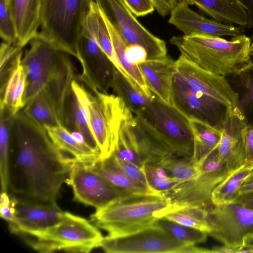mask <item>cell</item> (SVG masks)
<instances>
[{
  "instance_id": "1",
  "label": "cell",
  "mask_w": 253,
  "mask_h": 253,
  "mask_svg": "<svg viewBox=\"0 0 253 253\" xmlns=\"http://www.w3.org/2000/svg\"><path fill=\"white\" fill-rule=\"evenodd\" d=\"M70 165L64 160L44 126L22 110L11 118L7 191L10 197L57 204Z\"/></svg>"
},
{
  "instance_id": "2",
  "label": "cell",
  "mask_w": 253,
  "mask_h": 253,
  "mask_svg": "<svg viewBox=\"0 0 253 253\" xmlns=\"http://www.w3.org/2000/svg\"><path fill=\"white\" fill-rule=\"evenodd\" d=\"M29 43L21 60L27 76L25 105L42 93L64 126L67 102L77 79L70 55L38 34Z\"/></svg>"
},
{
  "instance_id": "3",
  "label": "cell",
  "mask_w": 253,
  "mask_h": 253,
  "mask_svg": "<svg viewBox=\"0 0 253 253\" xmlns=\"http://www.w3.org/2000/svg\"><path fill=\"white\" fill-rule=\"evenodd\" d=\"M181 55L199 68L217 75L234 74L251 60V40L242 34L230 41L203 36H173L169 40Z\"/></svg>"
},
{
  "instance_id": "4",
  "label": "cell",
  "mask_w": 253,
  "mask_h": 253,
  "mask_svg": "<svg viewBox=\"0 0 253 253\" xmlns=\"http://www.w3.org/2000/svg\"><path fill=\"white\" fill-rule=\"evenodd\" d=\"M171 207L169 199L161 194H133L96 210L90 218L108 236H122L153 225L169 212Z\"/></svg>"
},
{
  "instance_id": "5",
  "label": "cell",
  "mask_w": 253,
  "mask_h": 253,
  "mask_svg": "<svg viewBox=\"0 0 253 253\" xmlns=\"http://www.w3.org/2000/svg\"><path fill=\"white\" fill-rule=\"evenodd\" d=\"M84 109L90 130L100 152V159L114 153L124 121L131 112L115 94L87 89L78 79L72 84Z\"/></svg>"
},
{
  "instance_id": "6",
  "label": "cell",
  "mask_w": 253,
  "mask_h": 253,
  "mask_svg": "<svg viewBox=\"0 0 253 253\" xmlns=\"http://www.w3.org/2000/svg\"><path fill=\"white\" fill-rule=\"evenodd\" d=\"M90 0H42L38 34L59 49L79 58V41Z\"/></svg>"
},
{
  "instance_id": "7",
  "label": "cell",
  "mask_w": 253,
  "mask_h": 253,
  "mask_svg": "<svg viewBox=\"0 0 253 253\" xmlns=\"http://www.w3.org/2000/svg\"><path fill=\"white\" fill-rule=\"evenodd\" d=\"M103 238L97 226L85 218L64 212L57 223L23 240L40 253H88L99 247Z\"/></svg>"
},
{
  "instance_id": "8",
  "label": "cell",
  "mask_w": 253,
  "mask_h": 253,
  "mask_svg": "<svg viewBox=\"0 0 253 253\" xmlns=\"http://www.w3.org/2000/svg\"><path fill=\"white\" fill-rule=\"evenodd\" d=\"M196 165L200 170L197 177L180 182L171 190L162 193L172 204L169 212L190 207L209 208L212 205L213 190L230 173L219 160L217 148Z\"/></svg>"
},
{
  "instance_id": "9",
  "label": "cell",
  "mask_w": 253,
  "mask_h": 253,
  "mask_svg": "<svg viewBox=\"0 0 253 253\" xmlns=\"http://www.w3.org/2000/svg\"><path fill=\"white\" fill-rule=\"evenodd\" d=\"M99 247L107 253H207L210 250L182 242L161 227L152 226L128 235L103 237Z\"/></svg>"
},
{
  "instance_id": "10",
  "label": "cell",
  "mask_w": 253,
  "mask_h": 253,
  "mask_svg": "<svg viewBox=\"0 0 253 253\" xmlns=\"http://www.w3.org/2000/svg\"><path fill=\"white\" fill-rule=\"evenodd\" d=\"M159 133L173 154L192 158L193 135L188 118L156 95L140 113Z\"/></svg>"
},
{
  "instance_id": "11",
  "label": "cell",
  "mask_w": 253,
  "mask_h": 253,
  "mask_svg": "<svg viewBox=\"0 0 253 253\" xmlns=\"http://www.w3.org/2000/svg\"><path fill=\"white\" fill-rule=\"evenodd\" d=\"M126 46L137 44L147 51L148 60L167 55L165 42L147 30L122 0H96Z\"/></svg>"
},
{
  "instance_id": "12",
  "label": "cell",
  "mask_w": 253,
  "mask_h": 253,
  "mask_svg": "<svg viewBox=\"0 0 253 253\" xmlns=\"http://www.w3.org/2000/svg\"><path fill=\"white\" fill-rule=\"evenodd\" d=\"M208 234L236 250L244 237L253 231V210L237 202L212 205L208 209Z\"/></svg>"
},
{
  "instance_id": "13",
  "label": "cell",
  "mask_w": 253,
  "mask_h": 253,
  "mask_svg": "<svg viewBox=\"0 0 253 253\" xmlns=\"http://www.w3.org/2000/svg\"><path fill=\"white\" fill-rule=\"evenodd\" d=\"M119 132L144 165L158 166L174 156L159 133L140 114L131 112L123 122Z\"/></svg>"
},
{
  "instance_id": "14",
  "label": "cell",
  "mask_w": 253,
  "mask_h": 253,
  "mask_svg": "<svg viewBox=\"0 0 253 253\" xmlns=\"http://www.w3.org/2000/svg\"><path fill=\"white\" fill-rule=\"evenodd\" d=\"M66 182L73 189L75 201L96 210L133 195L113 186L82 163L71 164Z\"/></svg>"
},
{
  "instance_id": "15",
  "label": "cell",
  "mask_w": 253,
  "mask_h": 253,
  "mask_svg": "<svg viewBox=\"0 0 253 253\" xmlns=\"http://www.w3.org/2000/svg\"><path fill=\"white\" fill-rule=\"evenodd\" d=\"M174 77L190 88L229 107L238 105V94L226 78L204 70L180 55Z\"/></svg>"
},
{
  "instance_id": "16",
  "label": "cell",
  "mask_w": 253,
  "mask_h": 253,
  "mask_svg": "<svg viewBox=\"0 0 253 253\" xmlns=\"http://www.w3.org/2000/svg\"><path fill=\"white\" fill-rule=\"evenodd\" d=\"M172 92L174 107L188 119H199L221 129L230 107L190 88L174 77Z\"/></svg>"
},
{
  "instance_id": "17",
  "label": "cell",
  "mask_w": 253,
  "mask_h": 253,
  "mask_svg": "<svg viewBox=\"0 0 253 253\" xmlns=\"http://www.w3.org/2000/svg\"><path fill=\"white\" fill-rule=\"evenodd\" d=\"M82 73L80 81L88 88L107 93L111 88L114 65L97 42L83 29L78 44Z\"/></svg>"
},
{
  "instance_id": "18",
  "label": "cell",
  "mask_w": 253,
  "mask_h": 253,
  "mask_svg": "<svg viewBox=\"0 0 253 253\" xmlns=\"http://www.w3.org/2000/svg\"><path fill=\"white\" fill-rule=\"evenodd\" d=\"M15 220L8 224L10 231L22 239L34 236L57 223L64 212L57 204H42L11 198Z\"/></svg>"
},
{
  "instance_id": "19",
  "label": "cell",
  "mask_w": 253,
  "mask_h": 253,
  "mask_svg": "<svg viewBox=\"0 0 253 253\" xmlns=\"http://www.w3.org/2000/svg\"><path fill=\"white\" fill-rule=\"evenodd\" d=\"M168 22L185 36L234 37L243 34L245 31L242 27L208 19L191 9L184 2L178 3L172 9Z\"/></svg>"
},
{
  "instance_id": "20",
  "label": "cell",
  "mask_w": 253,
  "mask_h": 253,
  "mask_svg": "<svg viewBox=\"0 0 253 253\" xmlns=\"http://www.w3.org/2000/svg\"><path fill=\"white\" fill-rule=\"evenodd\" d=\"M247 125L238 105L229 108L221 129V137L217 149L219 160L230 173L244 167L246 155L243 133Z\"/></svg>"
},
{
  "instance_id": "21",
  "label": "cell",
  "mask_w": 253,
  "mask_h": 253,
  "mask_svg": "<svg viewBox=\"0 0 253 253\" xmlns=\"http://www.w3.org/2000/svg\"><path fill=\"white\" fill-rule=\"evenodd\" d=\"M42 0H5L16 32L15 45L23 48L37 35Z\"/></svg>"
},
{
  "instance_id": "22",
  "label": "cell",
  "mask_w": 253,
  "mask_h": 253,
  "mask_svg": "<svg viewBox=\"0 0 253 253\" xmlns=\"http://www.w3.org/2000/svg\"><path fill=\"white\" fill-rule=\"evenodd\" d=\"M150 90L165 103L174 107L173 79L176 61L170 56L147 60L138 65Z\"/></svg>"
},
{
  "instance_id": "23",
  "label": "cell",
  "mask_w": 253,
  "mask_h": 253,
  "mask_svg": "<svg viewBox=\"0 0 253 253\" xmlns=\"http://www.w3.org/2000/svg\"><path fill=\"white\" fill-rule=\"evenodd\" d=\"M52 142L68 164L89 165L99 159V155L86 144L78 141L64 126H44Z\"/></svg>"
},
{
  "instance_id": "24",
  "label": "cell",
  "mask_w": 253,
  "mask_h": 253,
  "mask_svg": "<svg viewBox=\"0 0 253 253\" xmlns=\"http://www.w3.org/2000/svg\"><path fill=\"white\" fill-rule=\"evenodd\" d=\"M84 28L97 42L112 64L134 85V83L126 74L118 60L108 30L100 12L98 4L95 0L92 1L90 4Z\"/></svg>"
},
{
  "instance_id": "25",
  "label": "cell",
  "mask_w": 253,
  "mask_h": 253,
  "mask_svg": "<svg viewBox=\"0 0 253 253\" xmlns=\"http://www.w3.org/2000/svg\"><path fill=\"white\" fill-rule=\"evenodd\" d=\"M21 60L15 67L4 86L0 89V109L5 110L12 117L21 111L25 106L27 76Z\"/></svg>"
},
{
  "instance_id": "26",
  "label": "cell",
  "mask_w": 253,
  "mask_h": 253,
  "mask_svg": "<svg viewBox=\"0 0 253 253\" xmlns=\"http://www.w3.org/2000/svg\"><path fill=\"white\" fill-rule=\"evenodd\" d=\"M188 119L193 135L191 161L197 165L217 148L221 137V129L199 119Z\"/></svg>"
},
{
  "instance_id": "27",
  "label": "cell",
  "mask_w": 253,
  "mask_h": 253,
  "mask_svg": "<svg viewBox=\"0 0 253 253\" xmlns=\"http://www.w3.org/2000/svg\"><path fill=\"white\" fill-rule=\"evenodd\" d=\"M64 126L71 132L82 135L86 144L100 157L99 150L89 128L84 107L72 88L66 104Z\"/></svg>"
},
{
  "instance_id": "28",
  "label": "cell",
  "mask_w": 253,
  "mask_h": 253,
  "mask_svg": "<svg viewBox=\"0 0 253 253\" xmlns=\"http://www.w3.org/2000/svg\"><path fill=\"white\" fill-rule=\"evenodd\" d=\"M87 165L92 171L113 186L129 194L150 193L146 188L130 179L117 165L111 156Z\"/></svg>"
},
{
  "instance_id": "29",
  "label": "cell",
  "mask_w": 253,
  "mask_h": 253,
  "mask_svg": "<svg viewBox=\"0 0 253 253\" xmlns=\"http://www.w3.org/2000/svg\"><path fill=\"white\" fill-rule=\"evenodd\" d=\"M95 0L98 4L100 12L108 30L115 51L123 68L133 82L147 96L153 97L155 94L149 88L138 66L133 65L127 61L125 54L126 45L115 29L99 3L96 0Z\"/></svg>"
},
{
  "instance_id": "30",
  "label": "cell",
  "mask_w": 253,
  "mask_h": 253,
  "mask_svg": "<svg viewBox=\"0 0 253 253\" xmlns=\"http://www.w3.org/2000/svg\"><path fill=\"white\" fill-rule=\"evenodd\" d=\"M111 88L121 98L126 107L135 114H140L153 97L147 96L134 87L129 81L114 66Z\"/></svg>"
},
{
  "instance_id": "31",
  "label": "cell",
  "mask_w": 253,
  "mask_h": 253,
  "mask_svg": "<svg viewBox=\"0 0 253 253\" xmlns=\"http://www.w3.org/2000/svg\"><path fill=\"white\" fill-rule=\"evenodd\" d=\"M201 10L220 22L232 25L235 23L245 28L248 16L245 10L236 8L223 0H193Z\"/></svg>"
},
{
  "instance_id": "32",
  "label": "cell",
  "mask_w": 253,
  "mask_h": 253,
  "mask_svg": "<svg viewBox=\"0 0 253 253\" xmlns=\"http://www.w3.org/2000/svg\"><path fill=\"white\" fill-rule=\"evenodd\" d=\"M237 84L238 106L248 125H253V61L245 65L234 74Z\"/></svg>"
},
{
  "instance_id": "33",
  "label": "cell",
  "mask_w": 253,
  "mask_h": 253,
  "mask_svg": "<svg viewBox=\"0 0 253 253\" xmlns=\"http://www.w3.org/2000/svg\"><path fill=\"white\" fill-rule=\"evenodd\" d=\"M253 169L243 167L231 172L213 190L211 195L213 205L234 202L239 196L242 184Z\"/></svg>"
},
{
  "instance_id": "34",
  "label": "cell",
  "mask_w": 253,
  "mask_h": 253,
  "mask_svg": "<svg viewBox=\"0 0 253 253\" xmlns=\"http://www.w3.org/2000/svg\"><path fill=\"white\" fill-rule=\"evenodd\" d=\"M207 208L190 207L169 212L163 218L208 234L210 229L207 222Z\"/></svg>"
},
{
  "instance_id": "35",
  "label": "cell",
  "mask_w": 253,
  "mask_h": 253,
  "mask_svg": "<svg viewBox=\"0 0 253 253\" xmlns=\"http://www.w3.org/2000/svg\"><path fill=\"white\" fill-rule=\"evenodd\" d=\"M22 110L44 127L61 125L51 105L41 93L29 101Z\"/></svg>"
},
{
  "instance_id": "36",
  "label": "cell",
  "mask_w": 253,
  "mask_h": 253,
  "mask_svg": "<svg viewBox=\"0 0 253 253\" xmlns=\"http://www.w3.org/2000/svg\"><path fill=\"white\" fill-rule=\"evenodd\" d=\"M12 117L0 109V174L1 192L8 191L10 123Z\"/></svg>"
},
{
  "instance_id": "37",
  "label": "cell",
  "mask_w": 253,
  "mask_h": 253,
  "mask_svg": "<svg viewBox=\"0 0 253 253\" xmlns=\"http://www.w3.org/2000/svg\"><path fill=\"white\" fill-rule=\"evenodd\" d=\"M158 166L164 168L170 177L180 182L191 180L200 172L199 168L192 162L191 158L174 155L164 161Z\"/></svg>"
},
{
  "instance_id": "38",
  "label": "cell",
  "mask_w": 253,
  "mask_h": 253,
  "mask_svg": "<svg viewBox=\"0 0 253 253\" xmlns=\"http://www.w3.org/2000/svg\"><path fill=\"white\" fill-rule=\"evenodd\" d=\"M154 224L161 227L176 239L192 245L205 242L208 234L206 232L183 226L164 218L158 219Z\"/></svg>"
},
{
  "instance_id": "39",
  "label": "cell",
  "mask_w": 253,
  "mask_h": 253,
  "mask_svg": "<svg viewBox=\"0 0 253 253\" xmlns=\"http://www.w3.org/2000/svg\"><path fill=\"white\" fill-rule=\"evenodd\" d=\"M142 169L145 174L150 193L161 194L171 190L180 183L172 177L166 178L159 177L156 174L154 166L144 165Z\"/></svg>"
},
{
  "instance_id": "40",
  "label": "cell",
  "mask_w": 253,
  "mask_h": 253,
  "mask_svg": "<svg viewBox=\"0 0 253 253\" xmlns=\"http://www.w3.org/2000/svg\"><path fill=\"white\" fill-rule=\"evenodd\" d=\"M0 36L4 42L14 44L16 42L15 27L5 0H0Z\"/></svg>"
},
{
  "instance_id": "41",
  "label": "cell",
  "mask_w": 253,
  "mask_h": 253,
  "mask_svg": "<svg viewBox=\"0 0 253 253\" xmlns=\"http://www.w3.org/2000/svg\"><path fill=\"white\" fill-rule=\"evenodd\" d=\"M115 156L142 169L144 165L133 151L124 136L119 132L118 140L113 153Z\"/></svg>"
},
{
  "instance_id": "42",
  "label": "cell",
  "mask_w": 253,
  "mask_h": 253,
  "mask_svg": "<svg viewBox=\"0 0 253 253\" xmlns=\"http://www.w3.org/2000/svg\"><path fill=\"white\" fill-rule=\"evenodd\" d=\"M117 165L132 180L146 188L149 192L148 183L142 169L134 165L118 158L113 154L111 155Z\"/></svg>"
},
{
  "instance_id": "43",
  "label": "cell",
  "mask_w": 253,
  "mask_h": 253,
  "mask_svg": "<svg viewBox=\"0 0 253 253\" xmlns=\"http://www.w3.org/2000/svg\"><path fill=\"white\" fill-rule=\"evenodd\" d=\"M131 12L137 17L152 13L155 8L149 0H122Z\"/></svg>"
},
{
  "instance_id": "44",
  "label": "cell",
  "mask_w": 253,
  "mask_h": 253,
  "mask_svg": "<svg viewBox=\"0 0 253 253\" xmlns=\"http://www.w3.org/2000/svg\"><path fill=\"white\" fill-rule=\"evenodd\" d=\"M246 159L244 166L253 169V125H247L243 130Z\"/></svg>"
},
{
  "instance_id": "45",
  "label": "cell",
  "mask_w": 253,
  "mask_h": 253,
  "mask_svg": "<svg viewBox=\"0 0 253 253\" xmlns=\"http://www.w3.org/2000/svg\"><path fill=\"white\" fill-rule=\"evenodd\" d=\"M125 54L127 61L133 65L138 66L148 60V54L146 49L137 44H131L126 46Z\"/></svg>"
},
{
  "instance_id": "46",
  "label": "cell",
  "mask_w": 253,
  "mask_h": 253,
  "mask_svg": "<svg viewBox=\"0 0 253 253\" xmlns=\"http://www.w3.org/2000/svg\"><path fill=\"white\" fill-rule=\"evenodd\" d=\"M155 9L162 16L170 14L171 11L178 3L176 0H149Z\"/></svg>"
},
{
  "instance_id": "47",
  "label": "cell",
  "mask_w": 253,
  "mask_h": 253,
  "mask_svg": "<svg viewBox=\"0 0 253 253\" xmlns=\"http://www.w3.org/2000/svg\"><path fill=\"white\" fill-rule=\"evenodd\" d=\"M0 216L8 223H12L15 220V209L11 199L9 205L0 206Z\"/></svg>"
},
{
  "instance_id": "48",
  "label": "cell",
  "mask_w": 253,
  "mask_h": 253,
  "mask_svg": "<svg viewBox=\"0 0 253 253\" xmlns=\"http://www.w3.org/2000/svg\"><path fill=\"white\" fill-rule=\"evenodd\" d=\"M237 253H253V231L244 237L242 244L237 249Z\"/></svg>"
},
{
  "instance_id": "49",
  "label": "cell",
  "mask_w": 253,
  "mask_h": 253,
  "mask_svg": "<svg viewBox=\"0 0 253 253\" xmlns=\"http://www.w3.org/2000/svg\"><path fill=\"white\" fill-rule=\"evenodd\" d=\"M244 8L248 16V28H253V0H237Z\"/></svg>"
},
{
  "instance_id": "50",
  "label": "cell",
  "mask_w": 253,
  "mask_h": 253,
  "mask_svg": "<svg viewBox=\"0 0 253 253\" xmlns=\"http://www.w3.org/2000/svg\"><path fill=\"white\" fill-rule=\"evenodd\" d=\"M250 193H253V170L242 184L239 196Z\"/></svg>"
},
{
  "instance_id": "51",
  "label": "cell",
  "mask_w": 253,
  "mask_h": 253,
  "mask_svg": "<svg viewBox=\"0 0 253 253\" xmlns=\"http://www.w3.org/2000/svg\"><path fill=\"white\" fill-rule=\"evenodd\" d=\"M234 202H238L253 210V193L240 195Z\"/></svg>"
},
{
  "instance_id": "52",
  "label": "cell",
  "mask_w": 253,
  "mask_h": 253,
  "mask_svg": "<svg viewBox=\"0 0 253 253\" xmlns=\"http://www.w3.org/2000/svg\"><path fill=\"white\" fill-rule=\"evenodd\" d=\"M210 253H236L235 249L224 245L221 247H214L210 250Z\"/></svg>"
},
{
  "instance_id": "53",
  "label": "cell",
  "mask_w": 253,
  "mask_h": 253,
  "mask_svg": "<svg viewBox=\"0 0 253 253\" xmlns=\"http://www.w3.org/2000/svg\"><path fill=\"white\" fill-rule=\"evenodd\" d=\"M11 203V198L6 192H1L0 206H8Z\"/></svg>"
},
{
  "instance_id": "54",
  "label": "cell",
  "mask_w": 253,
  "mask_h": 253,
  "mask_svg": "<svg viewBox=\"0 0 253 253\" xmlns=\"http://www.w3.org/2000/svg\"><path fill=\"white\" fill-rule=\"evenodd\" d=\"M154 167L156 174L159 177L166 178L170 177L168 172L164 168L159 166H154Z\"/></svg>"
},
{
  "instance_id": "55",
  "label": "cell",
  "mask_w": 253,
  "mask_h": 253,
  "mask_svg": "<svg viewBox=\"0 0 253 253\" xmlns=\"http://www.w3.org/2000/svg\"><path fill=\"white\" fill-rule=\"evenodd\" d=\"M223 0L238 9H239L241 10H245L244 8L239 3V2L237 1V0Z\"/></svg>"
},
{
  "instance_id": "56",
  "label": "cell",
  "mask_w": 253,
  "mask_h": 253,
  "mask_svg": "<svg viewBox=\"0 0 253 253\" xmlns=\"http://www.w3.org/2000/svg\"><path fill=\"white\" fill-rule=\"evenodd\" d=\"M178 3L180 2H184L187 3L188 5L194 4L193 0H176Z\"/></svg>"
},
{
  "instance_id": "57",
  "label": "cell",
  "mask_w": 253,
  "mask_h": 253,
  "mask_svg": "<svg viewBox=\"0 0 253 253\" xmlns=\"http://www.w3.org/2000/svg\"><path fill=\"white\" fill-rule=\"evenodd\" d=\"M251 54L252 56H253V35L252 38L251 43Z\"/></svg>"
},
{
  "instance_id": "58",
  "label": "cell",
  "mask_w": 253,
  "mask_h": 253,
  "mask_svg": "<svg viewBox=\"0 0 253 253\" xmlns=\"http://www.w3.org/2000/svg\"><path fill=\"white\" fill-rule=\"evenodd\" d=\"M90 0L92 2V1H94V0Z\"/></svg>"
}]
</instances>
